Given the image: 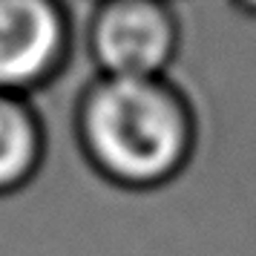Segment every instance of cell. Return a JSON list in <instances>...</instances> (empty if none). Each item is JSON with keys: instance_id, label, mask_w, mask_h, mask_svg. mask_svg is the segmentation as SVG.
<instances>
[{"instance_id": "6da1fadb", "label": "cell", "mask_w": 256, "mask_h": 256, "mask_svg": "<svg viewBox=\"0 0 256 256\" xmlns=\"http://www.w3.org/2000/svg\"><path fill=\"white\" fill-rule=\"evenodd\" d=\"M72 132L98 178L130 193H150L190 167L198 147V116L170 75H92L78 92Z\"/></svg>"}, {"instance_id": "3957f363", "label": "cell", "mask_w": 256, "mask_h": 256, "mask_svg": "<svg viewBox=\"0 0 256 256\" xmlns=\"http://www.w3.org/2000/svg\"><path fill=\"white\" fill-rule=\"evenodd\" d=\"M75 24L64 0H0V92L32 95L66 72Z\"/></svg>"}, {"instance_id": "277c9868", "label": "cell", "mask_w": 256, "mask_h": 256, "mask_svg": "<svg viewBox=\"0 0 256 256\" xmlns=\"http://www.w3.org/2000/svg\"><path fill=\"white\" fill-rule=\"evenodd\" d=\"M49 150L46 127L29 95L0 92V198L38 178Z\"/></svg>"}, {"instance_id": "7a4b0ae2", "label": "cell", "mask_w": 256, "mask_h": 256, "mask_svg": "<svg viewBox=\"0 0 256 256\" xmlns=\"http://www.w3.org/2000/svg\"><path fill=\"white\" fill-rule=\"evenodd\" d=\"M84 40L95 75L162 78L178 58L182 20L173 0H98Z\"/></svg>"}, {"instance_id": "5b68a950", "label": "cell", "mask_w": 256, "mask_h": 256, "mask_svg": "<svg viewBox=\"0 0 256 256\" xmlns=\"http://www.w3.org/2000/svg\"><path fill=\"white\" fill-rule=\"evenodd\" d=\"M92 3H98V0H92Z\"/></svg>"}]
</instances>
